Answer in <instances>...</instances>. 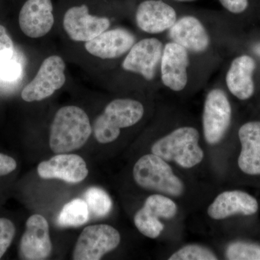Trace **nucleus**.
<instances>
[{
	"instance_id": "nucleus-2",
	"label": "nucleus",
	"mask_w": 260,
	"mask_h": 260,
	"mask_svg": "<svg viewBox=\"0 0 260 260\" xmlns=\"http://www.w3.org/2000/svg\"><path fill=\"white\" fill-rule=\"evenodd\" d=\"M105 0H66L62 14V27L70 40L89 42L111 28L112 20L100 15L99 8Z\"/></svg>"
},
{
	"instance_id": "nucleus-20",
	"label": "nucleus",
	"mask_w": 260,
	"mask_h": 260,
	"mask_svg": "<svg viewBox=\"0 0 260 260\" xmlns=\"http://www.w3.org/2000/svg\"><path fill=\"white\" fill-rule=\"evenodd\" d=\"M88 206L85 200L74 199L63 207L57 223L59 226L79 227L86 223L89 218Z\"/></svg>"
},
{
	"instance_id": "nucleus-4",
	"label": "nucleus",
	"mask_w": 260,
	"mask_h": 260,
	"mask_svg": "<svg viewBox=\"0 0 260 260\" xmlns=\"http://www.w3.org/2000/svg\"><path fill=\"white\" fill-rule=\"evenodd\" d=\"M199 140L198 129L181 126L156 140L152 145L151 152L167 161H174L179 167L191 169L204 158Z\"/></svg>"
},
{
	"instance_id": "nucleus-11",
	"label": "nucleus",
	"mask_w": 260,
	"mask_h": 260,
	"mask_svg": "<svg viewBox=\"0 0 260 260\" xmlns=\"http://www.w3.org/2000/svg\"><path fill=\"white\" fill-rule=\"evenodd\" d=\"M168 35L173 42L185 48L192 55H203L213 45L211 35L206 25L194 15H184L178 18L169 29Z\"/></svg>"
},
{
	"instance_id": "nucleus-6",
	"label": "nucleus",
	"mask_w": 260,
	"mask_h": 260,
	"mask_svg": "<svg viewBox=\"0 0 260 260\" xmlns=\"http://www.w3.org/2000/svg\"><path fill=\"white\" fill-rule=\"evenodd\" d=\"M164 44L156 37L137 41L123 57L121 68L129 74L140 77L147 83L160 79V64Z\"/></svg>"
},
{
	"instance_id": "nucleus-12",
	"label": "nucleus",
	"mask_w": 260,
	"mask_h": 260,
	"mask_svg": "<svg viewBox=\"0 0 260 260\" xmlns=\"http://www.w3.org/2000/svg\"><path fill=\"white\" fill-rule=\"evenodd\" d=\"M52 251L49 225L47 219L39 214L29 217L25 232L19 245V256L25 260H44Z\"/></svg>"
},
{
	"instance_id": "nucleus-30",
	"label": "nucleus",
	"mask_w": 260,
	"mask_h": 260,
	"mask_svg": "<svg viewBox=\"0 0 260 260\" xmlns=\"http://www.w3.org/2000/svg\"><path fill=\"white\" fill-rule=\"evenodd\" d=\"M17 168V162L14 158L0 153V176L8 175L13 172H14Z\"/></svg>"
},
{
	"instance_id": "nucleus-32",
	"label": "nucleus",
	"mask_w": 260,
	"mask_h": 260,
	"mask_svg": "<svg viewBox=\"0 0 260 260\" xmlns=\"http://www.w3.org/2000/svg\"><path fill=\"white\" fill-rule=\"evenodd\" d=\"M177 1L187 2V1H192V0H177Z\"/></svg>"
},
{
	"instance_id": "nucleus-10",
	"label": "nucleus",
	"mask_w": 260,
	"mask_h": 260,
	"mask_svg": "<svg viewBox=\"0 0 260 260\" xmlns=\"http://www.w3.org/2000/svg\"><path fill=\"white\" fill-rule=\"evenodd\" d=\"M191 54L185 48L172 41L164 44L160 64V80L173 92L184 90L189 83Z\"/></svg>"
},
{
	"instance_id": "nucleus-14",
	"label": "nucleus",
	"mask_w": 260,
	"mask_h": 260,
	"mask_svg": "<svg viewBox=\"0 0 260 260\" xmlns=\"http://www.w3.org/2000/svg\"><path fill=\"white\" fill-rule=\"evenodd\" d=\"M178 18L175 9L162 0H143L135 13L137 27L149 35L169 31Z\"/></svg>"
},
{
	"instance_id": "nucleus-7",
	"label": "nucleus",
	"mask_w": 260,
	"mask_h": 260,
	"mask_svg": "<svg viewBox=\"0 0 260 260\" xmlns=\"http://www.w3.org/2000/svg\"><path fill=\"white\" fill-rule=\"evenodd\" d=\"M66 64L57 54L47 56L43 60L37 74L21 92L25 102H42L60 90L66 83Z\"/></svg>"
},
{
	"instance_id": "nucleus-29",
	"label": "nucleus",
	"mask_w": 260,
	"mask_h": 260,
	"mask_svg": "<svg viewBox=\"0 0 260 260\" xmlns=\"http://www.w3.org/2000/svg\"><path fill=\"white\" fill-rule=\"evenodd\" d=\"M222 6L229 13L240 14L247 9L248 0H219Z\"/></svg>"
},
{
	"instance_id": "nucleus-22",
	"label": "nucleus",
	"mask_w": 260,
	"mask_h": 260,
	"mask_svg": "<svg viewBox=\"0 0 260 260\" xmlns=\"http://www.w3.org/2000/svg\"><path fill=\"white\" fill-rule=\"evenodd\" d=\"M135 226L145 237L150 239H156L164 229V225L159 218L143 207L134 217Z\"/></svg>"
},
{
	"instance_id": "nucleus-8",
	"label": "nucleus",
	"mask_w": 260,
	"mask_h": 260,
	"mask_svg": "<svg viewBox=\"0 0 260 260\" xmlns=\"http://www.w3.org/2000/svg\"><path fill=\"white\" fill-rule=\"evenodd\" d=\"M232 109L226 93L221 88L210 90L205 98L203 113L205 139L210 145L223 139L232 122Z\"/></svg>"
},
{
	"instance_id": "nucleus-21",
	"label": "nucleus",
	"mask_w": 260,
	"mask_h": 260,
	"mask_svg": "<svg viewBox=\"0 0 260 260\" xmlns=\"http://www.w3.org/2000/svg\"><path fill=\"white\" fill-rule=\"evenodd\" d=\"M89 211L97 218L107 216L112 208L110 196L104 189L96 186L88 188L84 194Z\"/></svg>"
},
{
	"instance_id": "nucleus-13",
	"label": "nucleus",
	"mask_w": 260,
	"mask_h": 260,
	"mask_svg": "<svg viewBox=\"0 0 260 260\" xmlns=\"http://www.w3.org/2000/svg\"><path fill=\"white\" fill-rule=\"evenodd\" d=\"M18 23L26 37L34 39L45 37L55 23L53 0H25L19 13Z\"/></svg>"
},
{
	"instance_id": "nucleus-18",
	"label": "nucleus",
	"mask_w": 260,
	"mask_h": 260,
	"mask_svg": "<svg viewBox=\"0 0 260 260\" xmlns=\"http://www.w3.org/2000/svg\"><path fill=\"white\" fill-rule=\"evenodd\" d=\"M255 68L254 59L245 54L237 56L231 63L225 75V84L230 93L239 100H247L254 94L253 74Z\"/></svg>"
},
{
	"instance_id": "nucleus-17",
	"label": "nucleus",
	"mask_w": 260,
	"mask_h": 260,
	"mask_svg": "<svg viewBox=\"0 0 260 260\" xmlns=\"http://www.w3.org/2000/svg\"><path fill=\"white\" fill-rule=\"evenodd\" d=\"M259 205L255 198L244 191H227L215 198L208 209V214L214 220H222L236 215H254Z\"/></svg>"
},
{
	"instance_id": "nucleus-23",
	"label": "nucleus",
	"mask_w": 260,
	"mask_h": 260,
	"mask_svg": "<svg viewBox=\"0 0 260 260\" xmlns=\"http://www.w3.org/2000/svg\"><path fill=\"white\" fill-rule=\"evenodd\" d=\"M143 207L159 218H173L177 215L178 210L177 205L172 200L158 194L148 197Z\"/></svg>"
},
{
	"instance_id": "nucleus-24",
	"label": "nucleus",
	"mask_w": 260,
	"mask_h": 260,
	"mask_svg": "<svg viewBox=\"0 0 260 260\" xmlns=\"http://www.w3.org/2000/svg\"><path fill=\"white\" fill-rule=\"evenodd\" d=\"M227 259L232 260H260V246L251 243H232L226 249Z\"/></svg>"
},
{
	"instance_id": "nucleus-1",
	"label": "nucleus",
	"mask_w": 260,
	"mask_h": 260,
	"mask_svg": "<svg viewBox=\"0 0 260 260\" xmlns=\"http://www.w3.org/2000/svg\"><path fill=\"white\" fill-rule=\"evenodd\" d=\"M93 133L90 118L82 108L69 105L56 112L50 126L49 146L55 153L81 148Z\"/></svg>"
},
{
	"instance_id": "nucleus-9",
	"label": "nucleus",
	"mask_w": 260,
	"mask_h": 260,
	"mask_svg": "<svg viewBox=\"0 0 260 260\" xmlns=\"http://www.w3.org/2000/svg\"><path fill=\"white\" fill-rule=\"evenodd\" d=\"M121 242L119 232L107 224L88 225L80 234L73 253L75 260H99Z\"/></svg>"
},
{
	"instance_id": "nucleus-19",
	"label": "nucleus",
	"mask_w": 260,
	"mask_h": 260,
	"mask_svg": "<svg viewBox=\"0 0 260 260\" xmlns=\"http://www.w3.org/2000/svg\"><path fill=\"white\" fill-rule=\"evenodd\" d=\"M239 138L242 144L238 159L239 168L248 175H260V121L243 124Z\"/></svg>"
},
{
	"instance_id": "nucleus-31",
	"label": "nucleus",
	"mask_w": 260,
	"mask_h": 260,
	"mask_svg": "<svg viewBox=\"0 0 260 260\" xmlns=\"http://www.w3.org/2000/svg\"><path fill=\"white\" fill-rule=\"evenodd\" d=\"M254 51H255L256 54L260 55V44H258V45L256 46L255 48H254Z\"/></svg>"
},
{
	"instance_id": "nucleus-27",
	"label": "nucleus",
	"mask_w": 260,
	"mask_h": 260,
	"mask_svg": "<svg viewBox=\"0 0 260 260\" xmlns=\"http://www.w3.org/2000/svg\"><path fill=\"white\" fill-rule=\"evenodd\" d=\"M14 43L5 26L0 24V66L13 58Z\"/></svg>"
},
{
	"instance_id": "nucleus-25",
	"label": "nucleus",
	"mask_w": 260,
	"mask_h": 260,
	"mask_svg": "<svg viewBox=\"0 0 260 260\" xmlns=\"http://www.w3.org/2000/svg\"><path fill=\"white\" fill-rule=\"evenodd\" d=\"M169 260H216L218 257L208 248L199 245H187L169 257Z\"/></svg>"
},
{
	"instance_id": "nucleus-5",
	"label": "nucleus",
	"mask_w": 260,
	"mask_h": 260,
	"mask_svg": "<svg viewBox=\"0 0 260 260\" xmlns=\"http://www.w3.org/2000/svg\"><path fill=\"white\" fill-rule=\"evenodd\" d=\"M133 174L137 184L147 190L173 197L184 193V183L174 174L167 160L155 154H147L138 159L133 167Z\"/></svg>"
},
{
	"instance_id": "nucleus-15",
	"label": "nucleus",
	"mask_w": 260,
	"mask_h": 260,
	"mask_svg": "<svg viewBox=\"0 0 260 260\" xmlns=\"http://www.w3.org/2000/svg\"><path fill=\"white\" fill-rule=\"evenodd\" d=\"M136 42L133 32L119 27L108 29L89 42L84 43V47L93 57L112 60L124 57Z\"/></svg>"
},
{
	"instance_id": "nucleus-3",
	"label": "nucleus",
	"mask_w": 260,
	"mask_h": 260,
	"mask_svg": "<svg viewBox=\"0 0 260 260\" xmlns=\"http://www.w3.org/2000/svg\"><path fill=\"white\" fill-rule=\"evenodd\" d=\"M144 114V106L138 100L129 98L114 99L95 118L94 137L101 144L112 143L119 138L121 129L138 124Z\"/></svg>"
},
{
	"instance_id": "nucleus-16",
	"label": "nucleus",
	"mask_w": 260,
	"mask_h": 260,
	"mask_svg": "<svg viewBox=\"0 0 260 260\" xmlns=\"http://www.w3.org/2000/svg\"><path fill=\"white\" fill-rule=\"evenodd\" d=\"M37 172L42 179H59L72 184L81 182L88 175L86 162L76 154H57L40 162Z\"/></svg>"
},
{
	"instance_id": "nucleus-26",
	"label": "nucleus",
	"mask_w": 260,
	"mask_h": 260,
	"mask_svg": "<svg viewBox=\"0 0 260 260\" xmlns=\"http://www.w3.org/2000/svg\"><path fill=\"white\" fill-rule=\"evenodd\" d=\"M15 232V225L9 219L0 218V259L9 249Z\"/></svg>"
},
{
	"instance_id": "nucleus-28",
	"label": "nucleus",
	"mask_w": 260,
	"mask_h": 260,
	"mask_svg": "<svg viewBox=\"0 0 260 260\" xmlns=\"http://www.w3.org/2000/svg\"><path fill=\"white\" fill-rule=\"evenodd\" d=\"M21 75V64L13 58L0 66V78L3 81L8 83L16 81Z\"/></svg>"
}]
</instances>
